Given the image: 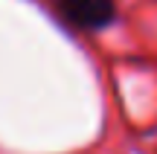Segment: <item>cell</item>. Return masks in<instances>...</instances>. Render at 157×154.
<instances>
[{"label": "cell", "instance_id": "obj_1", "mask_svg": "<svg viewBox=\"0 0 157 154\" xmlns=\"http://www.w3.org/2000/svg\"><path fill=\"white\" fill-rule=\"evenodd\" d=\"M58 17L82 32H102L117 21V0H52Z\"/></svg>", "mask_w": 157, "mask_h": 154}]
</instances>
